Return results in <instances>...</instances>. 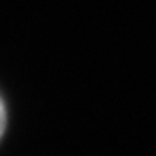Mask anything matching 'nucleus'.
I'll list each match as a JSON object with an SVG mask.
<instances>
[{"label": "nucleus", "instance_id": "f257e3e1", "mask_svg": "<svg viewBox=\"0 0 156 156\" xmlns=\"http://www.w3.org/2000/svg\"><path fill=\"white\" fill-rule=\"evenodd\" d=\"M4 128H5V108H4V102L0 99V137L4 134Z\"/></svg>", "mask_w": 156, "mask_h": 156}]
</instances>
